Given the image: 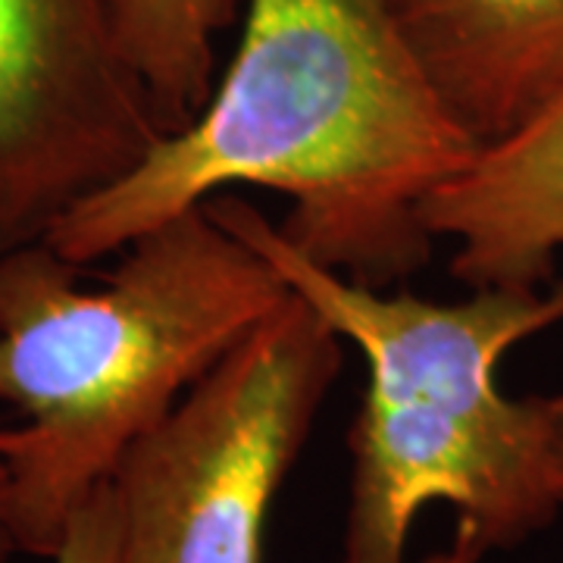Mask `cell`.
Wrapping results in <instances>:
<instances>
[{"label": "cell", "mask_w": 563, "mask_h": 563, "mask_svg": "<svg viewBox=\"0 0 563 563\" xmlns=\"http://www.w3.org/2000/svg\"><path fill=\"white\" fill-rule=\"evenodd\" d=\"M448 117L476 147L563 95V0H388Z\"/></svg>", "instance_id": "8992f818"}, {"label": "cell", "mask_w": 563, "mask_h": 563, "mask_svg": "<svg viewBox=\"0 0 563 563\" xmlns=\"http://www.w3.org/2000/svg\"><path fill=\"white\" fill-rule=\"evenodd\" d=\"M476 154L388 0H244L235 54L195 120L44 242L91 266L229 188H266L288 201L276 225L298 251L388 288L429 263L422 207Z\"/></svg>", "instance_id": "6da1fadb"}, {"label": "cell", "mask_w": 563, "mask_h": 563, "mask_svg": "<svg viewBox=\"0 0 563 563\" xmlns=\"http://www.w3.org/2000/svg\"><path fill=\"white\" fill-rule=\"evenodd\" d=\"M44 242L0 251V429L13 529L44 558L176 404L291 298L203 203L117 254L98 288Z\"/></svg>", "instance_id": "3957f363"}, {"label": "cell", "mask_w": 563, "mask_h": 563, "mask_svg": "<svg viewBox=\"0 0 563 563\" xmlns=\"http://www.w3.org/2000/svg\"><path fill=\"white\" fill-rule=\"evenodd\" d=\"M551 417H554V470H558V501H561L563 523V395H551Z\"/></svg>", "instance_id": "8fae6325"}, {"label": "cell", "mask_w": 563, "mask_h": 563, "mask_svg": "<svg viewBox=\"0 0 563 563\" xmlns=\"http://www.w3.org/2000/svg\"><path fill=\"white\" fill-rule=\"evenodd\" d=\"M422 563H479V561L466 558L461 548H454V544H451V548H444V551H435V554H429V558H426Z\"/></svg>", "instance_id": "7c38bea8"}, {"label": "cell", "mask_w": 563, "mask_h": 563, "mask_svg": "<svg viewBox=\"0 0 563 563\" xmlns=\"http://www.w3.org/2000/svg\"><path fill=\"white\" fill-rule=\"evenodd\" d=\"M244 0H117L122 38L163 132L195 120L217 85V41Z\"/></svg>", "instance_id": "ba28073f"}, {"label": "cell", "mask_w": 563, "mask_h": 563, "mask_svg": "<svg viewBox=\"0 0 563 563\" xmlns=\"http://www.w3.org/2000/svg\"><path fill=\"white\" fill-rule=\"evenodd\" d=\"M20 551L16 529H13V495H10V476L0 463V563H7Z\"/></svg>", "instance_id": "30bf717a"}, {"label": "cell", "mask_w": 563, "mask_h": 563, "mask_svg": "<svg viewBox=\"0 0 563 563\" xmlns=\"http://www.w3.org/2000/svg\"><path fill=\"white\" fill-rule=\"evenodd\" d=\"M422 222L435 242H454L463 285L542 288L563 251V95L444 181Z\"/></svg>", "instance_id": "52a82bcc"}, {"label": "cell", "mask_w": 563, "mask_h": 563, "mask_svg": "<svg viewBox=\"0 0 563 563\" xmlns=\"http://www.w3.org/2000/svg\"><path fill=\"white\" fill-rule=\"evenodd\" d=\"M342 363V339L291 295L125 451L110 476L117 563H263Z\"/></svg>", "instance_id": "277c9868"}, {"label": "cell", "mask_w": 563, "mask_h": 563, "mask_svg": "<svg viewBox=\"0 0 563 563\" xmlns=\"http://www.w3.org/2000/svg\"><path fill=\"white\" fill-rule=\"evenodd\" d=\"M207 207L366 366L335 563H404L417 517L439 501L457 510L454 548L479 563L561 520L551 398H510L498 369L561 325L563 282L426 301L322 266L235 195Z\"/></svg>", "instance_id": "7a4b0ae2"}, {"label": "cell", "mask_w": 563, "mask_h": 563, "mask_svg": "<svg viewBox=\"0 0 563 563\" xmlns=\"http://www.w3.org/2000/svg\"><path fill=\"white\" fill-rule=\"evenodd\" d=\"M163 135L117 0H0V251L41 242Z\"/></svg>", "instance_id": "5b68a950"}, {"label": "cell", "mask_w": 563, "mask_h": 563, "mask_svg": "<svg viewBox=\"0 0 563 563\" xmlns=\"http://www.w3.org/2000/svg\"><path fill=\"white\" fill-rule=\"evenodd\" d=\"M51 563H117V507L110 483L76 510Z\"/></svg>", "instance_id": "9c48e42d"}]
</instances>
